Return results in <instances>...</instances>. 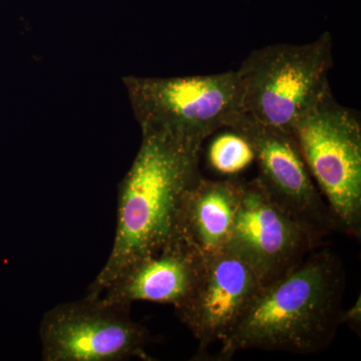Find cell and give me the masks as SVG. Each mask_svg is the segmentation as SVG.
Returning <instances> with one entry per match:
<instances>
[{
    "mask_svg": "<svg viewBox=\"0 0 361 361\" xmlns=\"http://www.w3.org/2000/svg\"><path fill=\"white\" fill-rule=\"evenodd\" d=\"M200 152L168 133L142 130L141 147L118 185L110 255L85 296L97 298L126 265L183 240L180 208L185 195L202 177Z\"/></svg>",
    "mask_w": 361,
    "mask_h": 361,
    "instance_id": "1",
    "label": "cell"
},
{
    "mask_svg": "<svg viewBox=\"0 0 361 361\" xmlns=\"http://www.w3.org/2000/svg\"><path fill=\"white\" fill-rule=\"evenodd\" d=\"M344 273L330 251H312L300 264L262 285L229 336L218 360L242 350L311 355L329 348L341 325Z\"/></svg>",
    "mask_w": 361,
    "mask_h": 361,
    "instance_id": "2",
    "label": "cell"
},
{
    "mask_svg": "<svg viewBox=\"0 0 361 361\" xmlns=\"http://www.w3.org/2000/svg\"><path fill=\"white\" fill-rule=\"evenodd\" d=\"M331 35L304 44L255 49L237 71L242 111L254 120L291 135L292 128L330 89Z\"/></svg>",
    "mask_w": 361,
    "mask_h": 361,
    "instance_id": "3",
    "label": "cell"
},
{
    "mask_svg": "<svg viewBox=\"0 0 361 361\" xmlns=\"http://www.w3.org/2000/svg\"><path fill=\"white\" fill-rule=\"evenodd\" d=\"M337 229L361 236V122L326 90L291 130Z\"/></svg>",
    "mask_w": 361,
    "mask_h": 361,
    "instance_id": "4",
    "label": "cell"
},
{
    "mask_svg": "<svg viewBox=\"0 0 361 361\" xmlns=\"http://www.w3.org/2000/svg\"><path fill=\"white\" fill-rule=\"evenodd\" d=\"M141 130H161L202 149L242 111L237 71L180 78L125 77Z\"/></svg>",
    "mask_w": 361,
    "mask_h": 361,
    "instance_id": "5",
    "label": "cell"
},
{
    "mask_svg": "<svg viewBox=\"0 0 361 361\" xmlns=\"http://www.w3.org/2000/svg\"><path fill=\"white\" fill-rule=\"evenodd\" d=\"M44 361L153 360L149 330L130 317V307L101 297L61 303L47 311L39 327Z\"/></svg>",
    "mask_w": 361,
    "mask_h": 361,
    "instance_id": "6",
    "label": "cell"
},
{
    "mask_svg": "<svg viewBox=\"0 0 361 361\" xmlns=\"http://www.w3.org/2000/svg\"><path fill=\"white\" fill-rule=\"evenodd\" d=\"M228 129L249 140L258 165L257 179L263 189L302 226L316 245L337 229L290 134L259 123L243 111L233 118Z\"/></svg>",
    "mask_w": 361,
    "mask_h": 361,
    "instance_id": "7",
    "label": "cell"
},
{
    "mask_svg": "<svg viewBox=\"0 0 361 361\" xmlns=\"http://www.w3.org/2000/svg\"><path fill=\"white\" fill-rule=\"evenodd\" d=\"M307 231L266 193L257 178L241 180V193L227 248L255 271L262 284L274 281L314 251Z\"/></svg>",
    "mask_w": 361,
    "mask_h": 361,
    "instance_id": "8",
    "label": "cell"
},
{
    "mask_svg": "<svg viewBox=\"0 0 361 361\" xmlns=\"http://www.w3.org/2000/svg\"><path fill=\"white\" fill-rule=\"evenodd\" d=\"M262 285L255 271L229 249L205 259L198 285L176 310L198 341V356L229 336Z\"/></svg>",
    "mask_w": 361,
    "mask_h": 361,
    "instance_id": "9",
    "label": "cell"
},
{
    "mask_svg": "<svg viewBox=\"0 0 361 361\" xmlns=\"http://www.w3.org/2000/svg\"><path fill=\"white\" fill-rule=\"evenodd\" d=\"M205 266L184 240L126 265L104 288V301L128 306L137 301L169 304L175 310L186 302L199 283Z\"/></svg>",
    "mask_w": 361,
    "mask_h": 361,
    "instance_id": "10",
    "label": "cell"
},
{
    "mask_svg": "<svg viewBox=\"0 0 361 361\" xmlns=\"http://www.w3.org/2000/svg\"><path fill=\"white\" fill-rule=\"evenodd\" d=\"M241 180L201 177L185 195L180 214L183 240L203 258L226 250L238 209Z\"/></svg>",
    "mask_w": 361,
    "mask_h": 361,
    "instance_id": "11",
    "label": "cell"
},
{
    "mask_svg": "<svg viewBox=\"0 0 361 361\" xmlns=\"http://www.w3.org/2000/svg\"><path fill=\"white\" fill-rule=\"evenodd\" d=\"M225 130L211 142L208 161L215 172L234 176L250 167L255 161V153L245 135L234 130Z\"/></svg>",
    "mask_w": 361,
    "mask_h": 361,
    "instance_id": "12",
    "label": "cell"
},
{
    "mask_svg": "<svg viewBox=\"0 0 361 361\" xmlns=\"http://www.w3.org/2000/svg\"><path fill=\"white\" fill-rule=\"evenodd\" d=\"M341 324H346L355 334H360L361 330V298L356 299L355 304L348 310L342 311Z\"/></svg>",
    "mask_w": 361,
    "mask_h": 361,
    "instance_id": "13",
    "label": "cell"
}]
</instances>
